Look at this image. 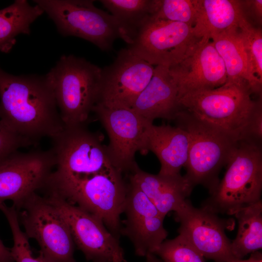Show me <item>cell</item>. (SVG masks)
<instances>
[{"label": "cell", "mask_w": 262, "mask_h": 262, "mask_svg": "<svg viewBox=\"0 0 262 262\" xmlns=\"http://www.w3.org/2000/svg\"><path fill=\"white\" fill-rule=\"evenodd\" d=\"M46 76L65 126L84 125L98 101L102 68L83 58L63 55Z\"/></svg>", "instance_id": "4"}, {"label": "cell", "mask_w": 262, "mask_h": 262, "mask_svg": "<svg viewBox=\"0 0 262 262\" xmlns=\"http://www.w3.org/2000/svg\"><path fill=\"white\" fill-rule=\"evenodd\" d=\"M243 14L246 19L248 17L255 23L261 25L262 21V0H240Z\"/></svg>", "instance_id": "31"}, {"label": "cell", "mask_w": 262, "mask_h": 262, "mask_svg": "<svg viewBox=\"0 0 262 262\" xmlns=\"http://www.w3.org/2000/svg\"><path fill=\"white\" fill-rule=\"evenodd\" d=\"M189 138L185 176L194 185L202 184L211 194L219 183L218 175L227 164L239 140L199 120L181 109L174 119Z\"/></svg>", "instance_id": "6"}, {"label": "cell", "mask_w": 262, "mask_h": 262, "mask_svg": "<svg viewBox=\"0 0 262 262\" xmlns=\"http://www.w3.org/2000/svg\"><path fill=\"white\" fill-rule=\"evenodd\" d=\"M189 138L187 132L179 126L148 124L146 146L157 157L161 164L158 174L175 176L180 174L188 156Z\"/></svg>", "instance_id": "20"}, {"label": "cell", "mask_w": 262, "mask_h": 262, "mask_svg": "<svg viewBox=\"0 0 262 262\" xmlns=\"http://www.w3.org/2000/svg\"><path fill=\"white\" fill-rule=\"evenodd\" d=\"M30 145L19 137L0 121V165L17 150Z\"/></svg>", "instance_id": "30"}, {"label": "cell", "mask_w": 262, "mask_h": 262, "mask_svg": "<svg viewBox=\"0 0 262 262\" xmlns=\"http://www.w3.org/2000/svg\"><path fill=\"white\" fill-rule=\"evenodd\" d=\"M45 196L67 224L75 245L92 262H128L119 239L101 220L56 194L46 191Z\"/></svg>", "instance_id": "10"}, {"label": "cell", "mask_w": 262, "mask_h": 262, "mask_svg": "<svg viewBox=\"0 0 262 262\" xmlns=\"http://www.w3.org/2000/svg\"><path fill=\"white\" fill-rule=\"evenodd\" d=\"M15 208L25 234L37 241L40 252L54 262H76L69 228L45 196L34 193Z\"/></svg>", "instance_id": "8"}, {"label": "cell", "mask_w": 262, "mask_h": 262, "mask_svg": "<svg viewBox=\"0 0 262 262\" xmlns=\"http://www.w3.org/2000/svg\"><path fill=\"white\" fill-rule=\"evenodd\" d=\"M0 121L30 146L65 127L46 75L16 76L0 67Z\"/></svg>", "instance_id": "1"}, {"label": "cell", "mask_w": 262, "mask_h": 262, "mask_svg": "<svg viewBox=\"0 0 262 262\" xmlns=\"http://www.w3.org/2000/svg\"><path fill=\"white\" fill-rule=\"evenodd\" d=\"M226 262H262V253L256 251L251 253L250 257L246 260L234 259Z\"/></svg>", "instance_id": "33"}, {"label": "cell", "mask_w": 262, "mask_h": 262, "mask_svg": "<svg viewBox=\"0 0 262 262\" xmlns=\"http://www.w3.org/2000/svg\"><path fill=\"white\" fill-rule=\"evenodd\" d=\"M176 219L180 226L179 234L183 237L200 253L215 262H226L234 259L231 242L225 230L232 223L205 208H196L186 200L176 212Z\"/></svg>", "instance_id": "15"}, {"label": "cell", "mask_w": 262, "mask_h": 262, "mask_svg": "<svg viewBox=\"0 0 262 262\" xmlns=\"http://www.w3.org/2000/svg\"><path fill=\"white\" fill-rule=\"evenodd\" d=\"M129 181L121 235L131 241L137 256L146 257L154 254L167 236L164 217L141 189Z\"/></svg>", "instance_id": "16"}, {"label": "cell", "mask_w": 262, "mask_h": 262, "mask_svg": "<svg viewBox=\"0 0 262 262\" xmlns=\"http://www.w3.org/2000/svg\"><path fill=\"white\" fill-rule=\"evenodd\" d=\"M198 0H153L151 17L185 23L193 27Z\"/></svg>", "instance_id": "28"}, {"label": "cell", "mask_w": 262, "mask_h": 262, "mask_svg": "<svg viewBox=\"0 0 262 262\" xmlns=\"http://www.w3.org/2000/svg\"><path fill=\"white\" fill-rule=\"evenodd\" d=\"M178 89L179 99L188 93L213 89L227 80L224 62L213 42H200L195 49L179 64L169 67Z\"/></svg>", "instance_id": "17"}, {"label": "cell", "mask_w": 262, "mask_h": 262, "mask_svg": "<svg viewBox=\"0 0 262 262\" xmlns=\"http://www.w3.org/2000/svg\"><path fill=\"white\" fill-rule=\"evenodd\" d=\"M0 210L5 216L12 233L13 246L10 251L15 262H54L40 252L38 257L33 256L29 239L21 229L17 211L14 205L9 207L0 201Z\"/></svg>", "instance_id": "26"}, {"label": "cell", "mask_w": 262, "mask_h": 262, "mask_svg": "<svg viewBox=\"0 0 262 262\" xmlns=\"http://www.w3.org/2000/svg\"><path fill=\"white\" fill-rule=\"evenodd\" d=\"M237 31L250 70L262 82V32L250 23L244 15L240 19Z\"/></svg>", "instance_id": "27"}, {"label": "cell", "mask_w": 262, "mask_h": 262, "mask_svg": "<svg viewBox=\"0 0 262 262\" xmlns=\"http://www.w3.org/2000/svg\"><path fill=\"white\" fill-rule=\"evenodd\" d=\"M52 20L64 36H75L93 43L102 50L112 49L114 41L126 34L111 14L96 7L92 0H34Z\"/></svg>", "instance_id": "7"}, {"label": "cell", "mask_w": 262, "mask_h": 262, "mask_svg": "<svg viewBox=\"0 0 262 262\" xmlns=\"http://www.w3.org/2000/svg\"><path fill=\"white\" fill-rule=\"evenodd\" d=\"M99 2L121 25L129 45L153 13V0H101Z\"/></svg>", "instance_id": "25"}, {"label": "cell", "mask_w": 262, "mask_h": 262, "mask_svg": "<svg viewBox=\"0 0 262 262\" xmlns=\"http://www.w3.org/2000/svg\"><path fill=\"white\" fill-rule=\"evenodd\" d=\"M233 215L238 220V229L231 242V250L235 259H241L262 249V200L237 210Z\"/></svg>", "instance_id": "24"}, {"label": "cell", "mask_w": 262, "mask_h": 262, "mask_svg": "<svg viewBox=\"0 0 262 262\" xmlns=\"http://www.w3.org/2000/svg\"><path fill=\"white\" fill-rule=\"evenodd\" d=\"M37 5H30L26 0H16L0 10V51L8 53L20 34L29 35L31 24L43 14Z\"/></svg>", "instance_id": "23"}, {"label": "cell", "mask_w": 262, "mask_h": 262, "mask_svg": "<svg viewBox=\"0 0 262 262\" xmlns=\"http://www.w3.org/2000/svg\"><path fill=\"white\" fill-rule=\"evenodd\" d=\"M249 86L226 82L222 86L188 93L179 99L181 109L239 140L256 139L255 121L261 99L253 100Z\"/></svg>", "instance_id": "3"}, {"label": "cell", "mask_w": 262, "mask_h": 262, "mask_svg": "<svg viewBox=\"0 0 262 262\" xmlns=\"http://www.w3.org/2000/svg\"><path fill=\"white\" fill-rule=\"evenodd\" d=\"M244 16L240 0H198V8L193 27L201 43L211 41L224 32L238 26Z\"/></svg>", "instance_id": "21"}, {"label": "cell", "mask_w": 262, "mask_h": 262, "mask_svg": "<svg viewBox=\"0 0 262 262\" xmlns=\"http://www.w3.org/2000/svg\"><path fill=\"white\" fill-rule=\"evenodd\" d=\"M200 42L191 25L150 17L128 49L153 66L170 67L190 55Z\"/></svg>", "instance_id": "9"}, {"label": "cell", "mask_w": 262, "mask_h": 262, "mask_svg": "<svg viewBox=\"0 0 262 262\" xmlns=\"http://www.w3.org/2000/svg\"><path fill=\"white\" fill-rule=\"evenodd\" d=\"M146 262H163L161 260L159 259L155 254H149L146 257Z\"/></svg>", "instance_id": "34"}, {"label": "cell", "mask_w": 262, "mask_h": 262, "mask_svg": "<svg viewBox=\"0 0 262 262\" xmlns=\"http://www.w3.org/2000/svg\"><path fill=\"white\" fill-rule=\"evenodd\" d=\"M109 138L107 150L110 161L122 174L137 164L135 155L147 154L146 132L148 121L130 108H109L96 104L93 111Z\"/></svg>", "instance_id": "12"}, {"label": "cell", "mask_w": 262, "mask_h": 262, "mask_svg": "<svg viewBox=\"0 0 262 262\" xmlns=\"http://www.w3.org/2000/svg\"><path fill=\"white\" fill-rule=\"evenodd\" d=\"M227 165L223 179L202 207L216 214L233 215L237 210L261 200V142L239 141Z\"/></svg>", "instance_id": "5"}, {"label": "cell", "mask_w": 262, "mask_h": 262, "mask_svg": "<svg viewBox=\"0 0 262 262\" xmlns=\"http://www.w3.org/2000/svg\"><path fill=\"white\" fill-rule=\"evenodd\" d=\"M0 262H15L10 249L7 248L0 239Z\"/></svg>", "instance_id": "32"}, {"label": "cell", "mask_w": 262, "mask_h": 262, "mask_svg": "<svg viewBox=\"0 0 262 262\" xmlns=\"http://www.w3.org/2000/svg\"><path fill=\"white\" fill-rule=\"evenodd\" d=\"M130 109L151 122L156 118L175 119L181 108L178 87L169 67L155 66L151 80Z\"/></svg>", "instance_id": "18"}, {"label": "cell", "mask_w": 262, "mask_h": 262, "mask_svg": "<svg viewBox=\"0 0 262 262\" xmlns=\"http://www.w3.org/2000/svg\"><path fill=\"white\" fill-rule=\"evenodd\" d=\"M57 173L69 176L95 174L114 166L102 136L84 125L65 126L51 138Z\"/></svg>", "instance_id": "11"}, {"label": "cell", "mask_w": 262, "mask_h": 262, "mask_svg": "<svg viewBox=\"0 0 262 262\" xmlns=\"http://www.w3.org/2000/svg\"><path fill=\"white\" fill-rule=\"evenodd\" d=\"M122 173L114 166L82 176H69L53 171L43 188L78 206L102 221L119 239L127 194Z\"/></svg>", "instance_id": "2"}, {"label": "cell", "mask_w": 262, "mask_h": 262, "mask_svg": "<svg viewBox=\"0 0 262 262\" xmlns=\"http://www.w3.org/2000/svg\"><path fill=\"white\" fill-rule=\"evenodd\" d=\"M154 254L163 262H205L200 252L180 234L163 242Z\"/></svg>", "instance_id": "29"}, {"label": "cell", "mask_w": 262, "mask_h": 262, "mask_svg": "<svg viewBox=\"0 0 262 262\" xmlns=\"http://www.w3.org/2000/svg\"><path fill=\"white\" fill-rule=\"evenodd\" d=\"M154 68L128 48L121 49L113 63L102 68L96 104L109 108H131L151 80Z\"/></svg>", "instance_id": "13"}, {"label": "cell", "mask_w": 262, "mask_h": 262, "mask_svg": "<svg viewBox=\"0 0 262 262\" xmlns=\"http://www.w3.org/2000/svg\"><path fill=\"white\" fill-rule=\"evenodd\" d=\"M237 28L224 32L211 40L225 64L227 82L246 84L253 94L260 95L262 82L250 70Z\"/></svg>", "instance_id": "22"}, {"label": "cell", "mask_w": 262, "mask_h": 262, "mask_svg": "<svg viewBox=\"0 0 262 262\" xmlns=\"http://www.w3.org/2000/svg\"><path fill=\"white\" fill-rule=\"evenodd\" d=\"M130 173L129 180L141 189L164 217L184 205L195 186L185 175L152 174L142 170L137 164Z\"/></svg>", "instance_id": "19"}, {"label": "cell", "mask_w": 262, "mask_h": 262, "mask_svg": "<svg viewBox=\"0 0 262 262\" xmlns=\"http://www.w3.org/2000/svg\"><path fill=\"white\" fill-rule=\"evenodd\" d=\"M55 165L51 149L14 153L0 165V201L10 200L17 207L44 187Z\"/></svg>", "instance_id": "14"}]
</instances>
